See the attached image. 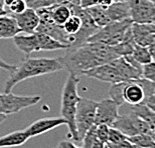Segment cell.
<instances>
[{
  "instance_id": "17",
  "label": "cell",
  "mask_w": 155,
  "mask_h": 148,
  "mask_svg": "<svg viewBox=\"0 0 155 148\" xmlns=\"http://www.w3.org/2000/svg\"><path fill=\"white\" fill-rule=\"evenodd\" d=\"M131 32L136 45L148 47L155 40V30L153 23H132Z\"/></svg>"
},
{
  "instance_id": "21",
  "label": "cell",
  "mask_w": 155,
  "mask_h": 148,
  "mask_svg": "<svg viewBox=\"0 0 155 148\" xmlns=\"http://www.w3.org/2000/svg\"><path fill=\"white\" fill-rule=\"evenodd\" d=\"M130 110L133 113L136 114L138 117L145 121L150 127L151 131H153L155 129V112L153 110H151L145 103L138 104V105L131 106Z\"/></svg>"
},
{
  "instance_id": "3",
  "label": "cell",
  "mask_w": 155,
  "mask_h": 148,
  "mask_svg": "<svg viewBox=\"0 0 155 148\" xmlns=\"http://www.w3.org/2000/svg\"><path fill=\"white\" fill-rule=\"evenodd\" d=\"M155 93V84L144 78L126 80L112 84L109 91L110 98L119 106L124 103L134 106L145 103Z\"/></svg>"
},
{
  "instance_id": "24",
  "label": "cell",
  "mask_w": 155,
  "mask_h": 148,
  "mask_svg": "<svg viewBox=\"0 0 155 148\" xmlns=\"http://www.w3.org/2000/svg\"><path fill=\"white\" fill-rule=\"evenodd\" d=\"M84 148H105L106 144L101 142L98 139L97 133H96V124H94L91 128L87 131L85 136L82 139Z\"/></svg>"
},
{
  "instance_id": "33",
  "label": "cell",
  "mask_w": 155,
  "mask_h": 148,
  "mask_svg": "<svg viewBox=\"0 0 155 148\" xmlns=\"http://www.w3.org/2000/svg\"><path fill=\"white\" fill-rule=\"evenodd\" d=\"M106 146L108 148H134V144L131 143L129 141V139L127 138V139L123 140V141H120V142H117V143H110L108 142L106 144Z\"/></svg>"
},
{
  "instance_id": "47",
  "label": "cell",
  "mask_w": 155,
  "mask_h": 148,
  "mask_svg": "<svg viewBox=\"0 0 155 148\" xmlns=\"http://www.w3.org/2000/svg\"><path fill=\"white\" fill-rule=\"evenodd\" d=\"M153 23H155V14H154V17H153Z\"/></svg>"
},
{
  "instance_id": "43",
  "label": "cell",
  "mask_w": 155,
  "mask_h": 148,
  "mask_svg": "<svg viewBox=\"0 0 155 148\" xmlns=\"http://www.w3.org/2000/svg\"><path fill=\"white\" fill-rule=\"evenodd\" d=\"M0 8H4V0H0Z\"/></svg>"
},
{
  "instance_id": "39",
  "label": "cell",
  "mask_w": 155,
  "mask_h": 148,
  "mask_svg": "<svg viewBox=\"0 0 155 148\" xmlns=\"http://www.w3.org/2000/svg\"><path fill=\"white\" fill-rule=\"evenodd\" d=\"M113 2H114V0H98L99 5L105 6V7H108V6H110Z\"/></svg>"
},
{
  "instance_id": "30",
  "label": "cell",
  "mask_w": 155,
  "mask_h": 148,
  "mask_svg": "<svg viewBox=\"0 0 155 148\" xmlns=\"http://www.w3.org/2000/svg\"><path fill=\"white\" fill-rule=\"evenodd\" d=\"M28 7L26 3V0H16L8 7V13L11 15L13 14H19L21 12H23L25 9Z\"/></svg>"
},
{
  "instance_id": "41",
  "label": "cell",
  "mask_w": 155,
  "mask_h": 148,
  "mask_svg": "<svg viewBox=\"0 0 155 148\" xmlns=\"http://www.w3.org/2000/svg\"><path fill=\"white\" fill-rule=\"evenodd\" d=\"M5 120H6V115H4V114H0V124L4 122Z\"/></svg>"
},
{
  "instance_id": "27",
  "label": "cell",
  "mask_w": 155,
  "mask_h": 148,
  "mask_svg": "<svg viewBox=\"0 0 155 148\" xmlns=\"http://www.w3.org/2000/svg\"><path fill=\"white\" fill-rule=\"evenodd\" d=\"M152 134H139L132 137H128V139L130 142L136 146L145 148H155V141L152 137Z\"/></svg>"
},
{
  "instance_id": "25",
  "label": "cell",
  "mask_w": 155,
  "mask_h": 148,
  "mask_svg": "<svg viewBox=\"0 0 155 148\" xmlns=\"http://www.w3.org/2000/svg\"><path fill=\"white\" fill-rule=\"evenodd\" d=\"M131 56L133 57V59L135 61H137L138 63H140L141 65H144V64H148L150 62H152V59H151L150 53L148 51L147 47H144V46H139V45H135L134 50H133Z\"/></svg>"
},
{
  "instance_id": "51",
  "label": "cell",
  "mask_w": 155,
  "mask_h": 148,
  "mask_svg": "<svg viewBox=\"0 0 155 148\" xmlns=\"http://www.w3.org/2000/svg\"><path fill=\"white\" fill-rule=\"evenodd\" d=\"M154 96H155V93H154Z\"/></svg>"
},
{
  "instance_id": "23",
  "label": "cell",
  "mask_w": 155,
  "mask_h": 148,
  "mask_svg": "<svg viewBox=\"0 0 155 148\" xmlns=\"http://www.w3.org/2000/svg\"><path fill=\"white\" fill-rule=\"evenodd\" d=\"M135 42L134 39H133L132 36V32H131V28L128 30V32L126 33L125 38L123 39V41L119 43L118 45L113 46L114 50L117 53V55L119 57L121 56H127V55H131L133 50H134L135 47Z\"/></svg>"
},
{
  "instance_id": "8",
  "label": "cell",
  "mask_w": 155,
  "mask_h": 148,
  "mask_svg": "<svg viewBox=\"0 0 155 148\" xmlns=\"http://www.w3.org/2000/svg\"><path fill=\"white\" fill-rule=\"evenodd\" d=\"M41 100V97L35 96H22L13 93H0V114L9 115L20 112L21 110L35 105Z\"/></svg>"
},
{
  "instance_id": "6",
  "label": "cell",
  "mask_w": 155,
  "mask_h": 148,
  "mask_svg": "<svg viewBox=\"0 0 155 148\" xmlns=\"http://www.w3.org/2000/svg\"><path fill=\"white\" fill-rule=\"evenodd\" d=\"M132 23L131 19L110 22L106 26L99 29L95 34H93L87 40V42L100 43L107 46L118 45L125 38L126 33L131 28Z\"/></svg>"
},
{
  "instance_id": "29",
  "label": "cell",
  "mask_w": 155,
  "mask_h": 148,
  "mask_svg": "<svg viewBox=\"0 0 155 148\" xmlns=\"http://www.w3.org/2000/svg\"><path fill=\"white\" fill-rule=\"evenodd\" d=\"M142 78L155 84V62H150L142 65Z\"/></svg>"
},
{
  "instance_id": "32",
  "label": "cell",
  "mask_w": 155,
  "mask_h": 148,
  "mask_svg": "<svg viewBox=\"0 0 155 148\" xmlns=\"http://www.w3.org/2000/svg\"><path fill=\"white\" fill-rule=\"evenodd\" d=\"M127 138H128V137H127L125 134H123L121 131L118 130V129L114 128V127H110V129H109V137H108V142H110V143H117V142H120V141H123V140L127 139Z\"/></svg>"
},
{
  "instance_id": "18",
  "label": "cell",
  "mask_w": 155,
  "mask_h": 148,
  "mask_svg": "<svg viewBox=\"0 0 155 148\" xmlns=\"http://www.w3.org/2000/svg\"><path fill=\"white\" fill-rule=\"evenodd\" d=\"M106 11L111 22L130 19V7L127 0L113 2L106 7Z\"/></svg>"
},
{
  "instance_id": "13",
  "label": "cell",
  "mask_w": 155,
  "mask_h": 148,
  "mask_svg": "<svg viewBox=\"0 0 155 148\" xmlns=\"http://www.w3.org/2000/svg\"><path fill=\"white\" fill-rule=\"evenodd\" d=\"M124 81L142 78V65L133 59L131 55L121 56L112 61Z\"/></svg>"
},
{
  "instance_id": "14",
  "label": "cell",
  "mask_w": 155,
  "mask_h": 148,
  "mask_svg": "<svg viewBox=\"0 0 155 148\" xmlns=\"http://www.w3.org/2000/svg\"><path fill=\"white\" fill-rule=\"evenodd\" d=\"M35 32L43 33L54 38L57 41L67 45L68 48L73 44L74 37L67 34L63 25H58L51 20H39V24Z\"/></svg>"
},
{
  "instance_id": "37",
  "label": "cell",
  "mask_w": 155,
  "mask_h": 148,
  "mask_svg": "<svg viewBox=\"0 0 155 148\" xmlns=\"http://www.w3.org/2000/svg\"><path fill=\"white\" fill-rule=\"evenodd\" d=\"M145 104H146V105L149 107L151 110H153L155 112V96H154V95L148 98V99L146 100V102H145Z\"/></svg>"
},
{
  "instance_id": "48",
  "label": "cell",
  "mask_w": 155,
  "mask_h": 148,
  "mask_svg": "<svg viewBox=\"0 0 155 148\" xmlns=\"http://www.w3.org/2000/svg\"><path fill=\"white\" fill-rule=\"evenodd\" d=\"M154 24V30H155V23H153Z\"/></svg>"
},
{
  "instance_id": "22",
  "label": "cell",
  "mask_w": 155,
  "mask_h": 148,
  "mask_svg": "<svg viewBox=\"0 0 155 148\" xmlns=\"http://www.w3.org/2000/svg\"><path fill=\"white\" fill-rule=\"evenodd\" d=\"M86 10L88 11L89 15L91 16L93 21H94L95 24L99 28H102V27L106 26L107 24H109L111 22L109 17H108L106 7H105V6L98 4L96 6H93V7L86 9Z\"/></svg>"
},
{
  "instance_id": "50",
  "label": "cell",
  "mask_w": 155,
  "mask_h": 148,
  "mask_svg": "<svg viewBox=\"0 0 155 148\" xmlns=\"http://www.w3.org/2000/svg\"><path fill=\"white\" fill-rule=\"evenodd\" d=\"M105 148H108V147H107V146H106V147H105Z\"/></svg>"
},
{
  "instance_id": "34",
  "label": "cell",
  "mask_w": 155,
  "mask_h": 148,
  "mask_svg": "<svg viewBox=\"0 0 155 148\" xmlns=\"http://www.w3.org/2000/svg\"><path fill=\"white\" fill-rule=\"evenodd\" d=\"M98 4V0H80V6L84 9H88Z\"/></svg>"
},
{
  "instance_id": "12",
  "label": "cell",
  "mask_w": 155,
  "mask_h": 148,
  "mask_svg": "<svg viewBox=\"0 0 155 148\" xmlns=\"http://www.w3.org/2000/svg\"><path fill=\"white\" fill-rule=\"evenodd\" d=\"M83 75L89 77V78L100 80L102 82L111 83V84H116V83L124 81V79L120 75L119 71L112 63V61L109 63L87 70V71L83 73Z\"/></svg>"
},
{
  "instance_id": "4",
  "label": "cell",
  "mask_w": 155,
  "mask_h": 148,
  "mask_svg": "<svg viewBox=\"0 0 155 148\" xmlns=\"http://www.w3.org/2000/svg\"><path fill=\"white\" fill-rule=\"evenodd\" d=\"M78 85H79V77L70 74L64 82L61 93V116L67 121V126L69 128V137L79 142L75 125L77 105L81 98L78 92Z\"/></svg>"
},
{
  "instance_id": "28",
  "label": "cell",
  "mask_w": 155,
  "mask_h": 148,
  "mask_svg": "<svg viewBox=\"0 0 155 148\" xmlns=\"http://www.w3.org/2000/svg\"><path fill=\"white\" fill-rule=\"evenodd\" d=\"M66 0H33L31 3L27 4L29 8H32L36 10L39 8L49 7V6H54L58 4H66Z\"/></svg>"
},
{
  "instance_id": "36",
  "label": "cell",
  "mask_w": 155,
  "mask_h": 148,
  "mask_svg": "<svg viewBox=\"0 0 155 148\" xmlns=\"http://www.w3.org/2000/svg\"><path fill=\"white\" fill-rule=\"evenodd\" d=\"M78 146H76L72 141L70 140H64V141H61L58 143V148H77Z\"/></svg>"
},
{
  "instance_id": "46",
  "label": "cell",
  "mask_w": 155,
  "mask_h": 148,
  "mask_svg": "<svg viewBox=\"0 0 155 148\" xmlns=\"http://www.w3.org/2000/svg\"><path fill=\"white\" fill-rule=\"evenodd\" d=\"M134 148H145V147H140V146H136V145H135Z\"/></svg>"
},
{
  "instance_id": "40",
  "label": "cell",
  "mask_w": 155,
  "mask_h": 148,
  "mask_svg": "<svg viewBox=\"0 0 155 148\" xmlns=\"http://www.w3.org/2000/svg\"><path fill=\"white\" fill-rule=\"evenodd\" d=\"M66 1H67V3H69V4L80 6V0H66Z\"/></svg>"
},
{
  "instance_id": "1",
  "label": "cell",
  "mask_w": 155,
  "mask_h": 148,
  "mask_svg": "<svg viewBox=\"0 0 155 148\" xmlns=\"http://www.w3.org/2000/svg\"><path fill=\"white\" fill-rule=\"evenodd\" d=\"M118 57L113 46L86 42L76 49H67L66 54L58 58L70 74L79 76L87 70L109 63Z\"/></svg>"
},
{
  "instance_id": "45",
  "label": "cell",
  "mask_w": 155,
  "mask_h": 148,
  "mask_svg": "<svg viewBox=\"0 0 155 148\" xmlns=\"http://www.w3.org/2000/svg\"><path fill=\"white\" fill-rule=\"evenodd\" d=\"M33 1V0H26V3L27 4H29V3H31Z\"/></svg>"
},
{
  "instance_id": "16",
  "label": "cell",
  "mask_w": 155,
  "mask_h": 148,
  "mask_svg": "<svg viewBox=\"0 0 155 148\" xmlns=\"http://www.w3.org/2000/svg\"><path fill=\"white\" fill-rule=\"evenodd\" d=\"M12 16L16 20L17 25L22 33L32 34L36 31L39 24V17L35 9L27 7L23 12L19 14H13Z\"/></svg>"
},
{
  "instance_id": "19",
  "label": "cell",
  "mask_w": 155,
  "mask_h": 148,
  "mask_svg": "<svg viewBox=\"0 0 155 148\" xmlns=\"http://www.w3.org/2000/svg\"><path fill=\"white\" fill-rule=\"evenodd\" d=\"M21 31L12 15L0 16V38H13Z\"/></svg>"
},
{
  "instance_id": "20",
  "label": "cell",
  "mask_w": 155,
  "mask_h": 148,
  "mask_svg": "<svg viewBox=\"0 0 155 148\" xmlns=\"http://www.w3.org/2000/svg\"><path fill=\"white\" fill-rule=\"evenodd\" d=\"M28 139H29L28 135L26 134V132L24 130L10 132V133L3 135V136L0 137V148L21 146Z\"/></svg>"
},
{
  "instance_id": "5",
  "label": "cell",
  "mask_w": 155,
  "mask_h": 148,
  "mask_svg": "<svg viewBox=\"0 0 155 148\" xmlns=\"http://www.w3.org/2000/svg\"><path fill=\"white\" fill-rule=\"evenodd\" d=\"M15 46L25 55L38 51H54L68 49V46L57 41L43 33L35 32L32 34H18L13 37Z\"/></svg>"
},
{
  "instance_id": "31",
  "label": "cell",
  "mask_w": 155,
  "mask_h": 148,
  "mask_svg": "<svg viewBox=\"0 0 155 148\" xmlns=\"http://www.w3.org/2000/svg\"><path fill=\"white\" fill-rule=\"evenodd\" d=\"M109 129L110 126L106 124H99L96 125V133H97L98 139L106 144L108 142V137H109Z\"/></svg>"
},
{
  "instance_id": "26",
  "label": "cell",
  "mask_w": 155,
  "mask_h": 148,
  "mask_svg": "<svg viewBox=\"0 0 155 148\" xmlns=\"http://www.w3.org/2000/svg\"><path fill=\"white\" fill-rule=\"evenodd\" d=\"M81 26H82V20H81V18L76 14L71 15V17L63 25L64 30L66 31L67 34H69L70 36H73V37L80 31Z\"/></svg>"
},
{
  "instance_id": "15",
  "label": "cell",
  "mask_w": 155,
  "mask_h": 148,
  "mask_svg": "<svg viewBox=\"0 0 155 148\" xmlns=\"http://www.w3.org/2000/svg\"><path fill=\"white\" fill-rule=\"evenodd\" d=\"M61 125H67L66 119H64L61 116L45 117V118H40L31 123L26 129H24V131L26 132L29 138H32L35 136L46 133V132L51 131Z\"/></svg>"
},
{
  "instance_id": "44",
  "label": "cell",
  "mask_w": 155,
  "mask_h": 148,
  "mask_svg": "<svg viewBox=\"0 0 155 148\" xmlns=\"http://www.w3.org/2000/svg\"><path fill=\"white\" fill-rule=\"evenodd\" d=\"M148 1H150L151 3H152V4L154 5V7H155V0H148Z\"/></svg>"
},
{
  "instance_id": "42",
  "label": "cell",
  "mask_w": 155,
  "mask_h": 148,
  "mask_svg": "<svg viewBox=\"0 0 155 148\" xmlns=\"http://www.w3.org/2000/svg\"><path fill=\"white\" fill-rule=\"evenodd\" d=\"M8 14L7 10H5L4 8H0V16H2V15H6Z\"/></svg>"
},
{
  "instance_id": "49",
  "label": "cell",
  "mask_w": 155,
  "mask_h": 148,
  "mask_svg": "<svg viewBox=\"0 0 155 148\" xmlns=\"http://www.w3.org/2000/svg\"><path fill=\"white\" fill-rule=\"evenodd\" d=\"M77 148H84V147H77Z\"/></svg>"
},
{
  "instance_id": "38",
  "label": "cell",
  "mask_w": 155,
  "mask_h": 148,
  "mask_svg": "<svg viewBox=\"0 0 155 148\" xmlns=\"http://www.w3.org/2000/svg\"><path fill=\"white\" fill-rule=\"evenodd\" d=\"M148 51L150 53V56H151V59H152L153 62H155V40L151 43V44L148 46Z\"/></svg>"
},
{
  "instance_id": "10",
  "label": "cell",
  "mask_w": 155,
  "mask_h": 148,
  "mask_svg": "<svg viewBox=\"0 0 155 148\" xmlns=\"http://www.w3.org/2000/svg\"><path fill=\"white\" fill-rule=\"evenodd\" d=\"M130 7V19L133 23H153L154 5L148 0H127Z\"/></svg>"
},
{
  "instance_id": "11",
  "label": "cell",
  "mask_w": 155,
  "mask_h": 148,
  "mask_svg": "<svg viewBox=\"0 0 155 148\" xmlns=\"http://www.w3.org/2000/svg\"><path fill=\"white\" fill-rule=\"evenodd\" d=\"M119 116V105L111 98H107L97 104L95 124H106L111 127Z\"/></svg>"
},
{
  "instance_id": "2",
  "label": "cell",
  "mask_w": 155,
  "mask_h": 148,
  "mask_svg": "<svg viewBox=\"0 0 155 148\" xmlns=\"http://www.w3.org/2000/svg\"><path fill=\"white\" fill-rule=\"evenodd\" d=\"M64 69L60 58H25L22 62L15 66L10 72V76L4 84V93H10L13 87L26 79L54 73Z\"/></svg>"
},
{
  "instance_id": "9",
  "label": "cell",
  "mask_w": 155,
  "mask_h": 148,
  "mask_svg": "<svg viewBox=\"0 0 155 148\" xmlns=\"http://www.w3.org/2000/svg\"><path fill=\"white\" fill-rule=\"evenodd\" d=\"M111 127L118 129L127 137H132L139 134H152V131L147 123L131 110L125 115H120Z\"/></svg>"
},
{
  "instance_id": "35",
  "label": "cell",
  "mask_w": 155,
  "mask_h": 148,
  "mask_svg": "<svg viewBox=\"0 0 155 148\" xmlns=\"http://www.w3.org/2000/svg\"><path fill=\"white\" fill-rule=\"evenodd\" d=\"M15 66L16 65H12V64L7 63L6 61H4L2 59L1 56H0V68L1 69H4V70H6V71L12 72L15 69Z\"/></svg>"
},
{
  "instance_id": "7",
  "label": "cell",
  "mask_w": 155,
  "mask_h": 148,
  "mask_svg": "<svg viewBox=\"0 0 155 148\" xmlns=\"http://www.w3.org/2000/svg\"><path fill=\"white\" fill-rule=\"evenodd\" d=\"M98 102L86 97H81L77 105L75 125L79 142H82L87 131L95 124L96 109Z\"/></svg>"
}]
</instances>
